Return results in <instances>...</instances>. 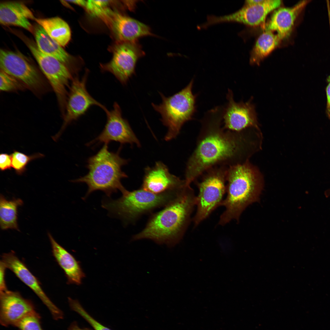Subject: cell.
Returning <instances> with one entry per match:
<instances>
[{
	"label": "cell",
	"mask_w": 330,
	"mask_h": 330,
	"mask_svg": "<svg viewBox=\"0 0 330 330\" xmlns=\"http://www.w3.org/2000/svg\"><path fill=\"white\" fill-rule=\"evenodd\" d=\"M86 7L93 16H97L104 9L106 8L108 4V0H88L87 1Z\"/></svg>",
	"instance_id": "obj_30"
},
{
	"label": "cell",
	"mask_w": 330,
	"mask_h": 330,
	"mask_svg": "<svg viewBox=\"0 0 330 330\" xmlns=\"http://www.w3.org/2000/svg\"><path fill=\"white\" fill-rule=\"evenodd\" d=\"M228 167L225 166L211 167L204 172L200 181H196L199 192L196 196V211L193 219L195 226H198L221 206L226 193Z\"/></svg>",
	"instance_id": "obj_7"
},
{
	"label": "cell",
	"mask_w": 330,
	"mask_h": 330,
	"mask_svg": "<svg viewBox=\"0 0 330 330\" xmlns=\"http://www.w3.org/2000/svg\"><path fill=\"white\" fill-rule=\"evenodd\" d=\"M28 47L53 89L64 113L68 95L67 88L73 78L71 72L64 64L43 53L35 45L29 44Z\"/></svg>",
	"instance_id": "obj_8"
},
{
	"label": "cell",
	"mask_w": 330,
	"mask_h": 330,
	"mask_svg": "<svg viewBox=\"0 0 330 330\" xmlns=\"http://www.w3.org/2000/svg\"><path fill=\"white\" fill-rule=\"evenodd\" d=\"M196 202L193 189L187 185L163 209L152 215L132 240L149 239L169 247L174 246L184 235Z\"/></svg>",
	"instance_id": "obj_2"
},
{
	"label": "cell",
	"mask_w": 330,
	"mask_h": 330,
	"mask_svg": "<svg viewBox=\"0 0 330 330\" xmlns=\"http://www.w3.org/2000/svg\"><path fill=\"white\" fill-rule=\"evenodd\" d=\"M185 179L171 174L168 167L161 161L145 169L141 188L155 194L181 190L186 185Z\"/></svg>",
	"instance_id": "obj_17"
},
{
	"label": "cell",
	"mask_w": 330,
	"mask_h": 330,
	"mask_svg": "<svg viewBox=\"0 0 330 330\" xmlns=\"http://www.w3.org/2000/svg\"><path fill=\"white\" fill-rule=\"evenodd\" d=\"M98 16L108 24L120 42H135L140 37L152 35L146 24L117 11L105 8Z\"/></svg>",
	"instance_id": "obj_14"
},
{
	"label": "cell",
	"mask_w": 330,
	"mask_h": 330,
	"mask_svg": "<svg viewBox=\"0 0 330 330\" xmlns=\"http://www.w3.org/2000/svg\"><path fill=\"white\" fill-rule=\"evenodd\" d=\"M193 82V79L184 88L169 97L160 93L162 103L159 105L152 103L155 110L161 115L163 125L167 128L164 137L166 141L177 137L184 124L193 118L196 110V97L192 91Z\"/></svg>",
	"instance_id": "obj_6"
},
{
	"label": "cell",
	"mask_w": 330,
	"mask_h": 330,
	"mask_svg": "<svg viewBox=\"0 0 330 330\" xmlns=\"http://www.w3.org/2000/svg\"><path fill=\"white\" fill-rule=\"evenodd\" d=\"M68 330H92L88 328H82L79 327L76 322L72 323L69 326Z\"/></svg>",
	"instance_id": "obj_34"
},
{
	"label": "cell",
	"mask_w": 330,
	"mask_h": 330,
	"mask_svg": "<svg viewBox=\"0 0 330 330\" xmlns=\"http://www.w3.org/2000/svg\"><path fill=\"white\" fill-rule=\"evenodd\" d=\"M35 18L31 11L24 4L16 2H7L0 5V23L4 25L22 28L34 32V28L29 20Z\"/></svg>",
	"instance_id": "obj_20"
},
{
	"label": "cell",
	"mask_w": 330,
	"mask_h": 330,
	"mask_svg": "<svg viewBox=\"0 0 330 330\" xmlns=\"http://www.w3.org/2000/svg\"><path fill=\"white\" fill-rule=\"evenodd\" d=\"M51 244L53 255L63 270L67 278L68 284H81L85 275L79 262L65 249L59 244L50 233L48 234Z\"/></svg>",
	"instance_id": "obj_21"
},
{
	"label": "cell",
	"mask_w": 330,
	"mask_h": 330,
	"mask_svg": "<svg viewBox=\"0 0 330 330\" xmlns=\"http://www.w3.org/2000/svg\"><path fill=\"white\" fill-rule=\"evenodd\" d=\"M224 110L222 106H217L207 112L202 120L196 148L186 167L185 179L188 184L211 167L244 162L248 139L243 131L222 127Z\"/></svg>",
	"instance_id": "obj_1"
},
{
	"label": "cell",
	"mask_w": 330,
	"mask_h": 330,
	"mask_svg": "<svg viewBox=\"0 0 330 330\" xmlns=\"http://www.w3.org/2000/svg\"><path fill=\"white\" fill-rule=\"evenodd\" d=\"M282 40L273 31H264L258 38L251 51L250 61L259 65L279 44Z\"/></svg>",
	"instance_id": "obj_24"
},
{
	"label": "cell",
	"mask_w": 330,
	"mask_h": 330,
	"mask_svg": "<svg viewBox=\"0 0 330 330\" xmlns=\"http://www.w3.org/2000/svg\"><path fill=\"white\" fill-rule=\"evenodd\" d=\"M12 167V160L11 154L2 153L0 154V170L4 171L11 170Z\"/></svg>",
	"instance_id": "obj_31"
},
{
	"label": "cell",
	"mask_w": 330,
	"mask_h": 330,
	"mask_svg": "<svg viewBox=\"0 0 330 330\" xmlns=\"http://www.w3.org/2000/svg\"><path fill=\"white\" fill-rule=\"evenodd\" d=\"M327 81L328 85L326 89L327 98L326 112L328 117L330 120V75L328 77Z\"/></svg>",
	"instance_id": "obj_33"
},
{
	"label": "cell",
	"mask_w": 330,
	"mask_h": 330,
	"mask_svg": "<svg viewBox=\"0 0 330 330\" xmlns=\"http://www.w3.org/2000/svg\"><path fill=\"white\" fill-rule=\"evenodd\" d=\"M6 267L1 261L0 263V291H4L7 290L5 282V274Z\"/></svg>",
	"instance_id": "obj_32"
},
{
	"label": "cell",
	"mask_w": 330,
	"mask_h": 330,
	"mask_svg": "<svg viewBox=\"0 0 330 330\" xmlns=\"http://www.w3.org/2000/svg\"><path fill=\"white\" fill-rule=\"evenodd\" d=\"M87 77L86 73L81 79L75 76L72 81L64 116L63 123L60 131L53 137L54 140L59 137L67 125L85 114L92 106H99L105 111L107 109L88 92L86 88Z\"/></svg>",
	"instance_id": "obj_10"
},
{
	"label": "cell",
	"mask_w": 330,
	"mask_h": 330,
	"mask_svg": "<svg viewBox=\"0 0 330 330\" xmlns=\"http://www.w3.org/2000/svg\"><path fill=\"white\" fill-rule=\"evenodd\" d=\"M12 167L18 175L22 174L26 170V167L32 161L42 158L43 154L37 153L28 155L22 152L14 150L11 154Z\"/></svg>",
	"instance_id": "obj_26"
},
{
	"label": "cell",
	"mask_w": 330,
	"mask_h": 330,
	"mask_svg": "<svg viewBox=\"0 0 330 330\" xmlns=\"http://www.w3.org/2000/svg\"><path fill=\"white\" fill-rule=\"evenodd\" d=\"M37 47L43 53L54 57L65 64L68 62V54L57 42L50 37L40 25L34 28Z\"/></svg>",
	"instance_id": "obj_22"
},
{
	"label": "cell",
	"mask_w": 330,
	"mask_h": 330,
	"mask_svg": "<svg viewBox=\"0 0 330 330\" xmlns=\"http://www.w3.org/2000/svg\"><path fill=\"white\" fill-rule=\"evenodd\" d=\"M23 204L19 198L7 200L2 194L0 197V226L1 229L20 230L17 224V208Z\"/></svg>",
	"instance_id": "obj_25"
},
{
	"label": "cell",
	"mask_w": 330,
	"mask_h": 330,
	"mask_svg": "<svg viewBox=\"0 0 330 330\" xmlns=\"http://www.w3.org/2000/svg\"><path fill=\"white\" fill-rule=\"evenodd\" d=\"M181 190L155 194L141 188L131 191L127 190L117 199H105L102 201V206L110 215L124 222H132L144 214L164 207Z\"/></svg>",
	"instance_id": "obj_5"
},
{
	"label": "cell",
	"mask_w": 330,
	"mask_h": 330,
	"mask_svg": "<svg viewBox=\"0 0 330 330\" xmlns=\"http://www.w3.org/2000/svg\"><path fill=\"white\" fill-rule=\"evenodd\" d=\"M324 195L326 197H328L330 196V189L327 190L325 191Z\"/></svg>",
	"instance_id": "obj_36"
},
{
	"label": "cell",
	"mask_w": 330,
	"mask_h": 330,
	"mask_svg": "<svg viewBox=\"0 0 330 330\" xmlns=\"http://www.w3.org/2000/svg\"><path fill=\"white\" fill-rule=\"evenodd\" d=\"M68 2L73 3L83 7H86L87 1L81 0L66 1Z\"/></svg>",
	"instance_id": "obj_35"
},
{
	"label": "cell",
	"mask_w": 330,
	"mask_h": 330,
	"mask_svg": "<svg viewBox=\"0 0 330 330\" xmlns=\"http://www.w3.org/2000/svg\"><path fill=\"white\" fill-rule=\"evenodd\" d=\"M0 70L14 77L36 94L43 90L44 82L40 74L28 61L18 53L1 49Z\"/></svg>",
	"instance_id": "obj_9"
},
{
	"label": "cell",
	"mask_w": 330,
	"mask_h": 330,
	"mask_svg": "<svg viewBox=\"0 0 330 330\" xmlns=\"http://www.w3.org/2000/svg\"><path fill=\"white\" fill-rule=\"evenodd\" d=\"M108 145L104 144L96 154L88 159L86 167L88 171L86 175L71 181L87 185L88 189L83 200L97 190L103 191L109 197L118 191L122 194L127 190L121 181L128 176L122 168L129 160L120 156V148L114 152L109 150Z\"/></svg>",
	"instance_id": "obj_4"
},
{
	"label": "cell",
	"mask_w": 330,
	"mask_h": 330,
	"mask_svg": "<svg viewBox=\"0 0 330 330\" xmlns=\"http://www.w3.org/2000/svg\"><path fill=\"white\" fill-rule=\"evenodd\" d=\"M1 260L6 268L12 271L24 284L29 287L48 308L53 318L56 320L64 317L62 310L50 299L42 289L37 278L31 273L24 263L16 256L14 252L3 254Z\"/></svg>",
	"instance_id": "obj_16"
},
{
	"label": "cell",
	"mask_w": 330,
	"mask_h": 330,
	"mask_svg": "<svg viewBox=\"0 0 330 330\" xmlns=\"http://www.w3.org/2000/svg\"><path fill=\"white\" fill-rule=\"evenodd\" d=\"M26 88L20 81L0 70V90L4 92H11L21 90Z\"/></svg>",
	"instance_id": "obj_28"
},
{
	"label": "cell",
	"mask_w": 330,
	"mask_h": 330,
	"mask_svg": "<svg viewBox=\"0 0 330 330\" xmlns=\"http://www.w3.org/2000/svg\"><path fill=\"white\" fill-rule=\"evenodd\" d=\"M36 311L30 300L16 291H0V323L4 327H16L28 315Z\"/></svg>",
	"instance_id": "obj_18"
},
{
	"label": "cell",
	"mask_w": 330,
	"mask_h": 330,
	"mask_svg": "<svg viewBox=\"0 0 330 330\" xmlns=\"http://www.w3.org/2000/svg\"><path fill=\"white\" fill-rule=\"evenodd\" d=\"M144 54L135 42H120L114 49L110 62L101 65L102 71L112 74L123 84H126L135 73L138 60Z\"/></svg>",
	"instance_id": "obj_11"
},
{
	"label": "cell",
	"mask_w": 330,
	"mask_h": 330,
	"mask_svg": "<svg viewBox=\"0 0 330 330\" xmlns=\"http://www.w3.org/2000/svg\"><path fill=\"white\" fill-rule=\"evenodd\" d=\"M68 299L71 309L82 316L95 330H112L104 326L94 319L85 310L77 300L73 299L69 297Z\"/></svg>",
	"instance_id": "obj_27"
},
{
	"label": "cell",
	"mask_w": 330,
	"mask_h": 330,
	"mask_svg": "<svg viewBox=\"0 0 330 330\" xmlns=\"http://www.w3.org/2000/svg\"><path fill=\"white\" fill-rule=\"evenodd\" d=\"M279 0H265L256 4L245 5L231 14L222 16L209 15L207 21L201 24L203 28L217 24L223 22H237L252 26L264 25L267 15L280 6Z\"/></svg>",
	"instance_id": "obj_12"
},
{
	"label": "cell",
	"mask_w": 330,
	"mask_h": 330,
	"mask_svg": "<svg viewBox=\"0 0 330 330\" xmlns=\"http://www.w3.org/2000/svg\"><path fill=\"white\" fill-rule=\"evenodd\" d=\"M227 105L224 107L223 128L234 132H240L249 127L258 129L254 105L250 101L236 102L232 90H229Z\"/></svg>",
	"instance_id": "obj_15"
},
{
	"label": "cell",
	"mask_w": 330,
	"mask_h": 330,
	"mask_svg": "<svg viewBox=\"0 0 330 330\" xmlns=\"http://www.w3.org/2000/svg\"><path fill=\"white\" fill-rule=\"evenodd\" d=\"M38 24L48 35L62 47L66 45L71 38V31L68 24L57 17L47 18H35Z\"/></svg>",
	"instance_id": "obj_23"
},
{
	"label": "cell",
	"mask_w": 330,
	"mask_h": 330,
	"mask_svg": "<svg viewBox=\"0 0 330 330\" xmlns=\"http://www.w3.org/2000/svg\"><path fill=\"white\" fill-rule=\"evenodd\" d=\"M105 112L107 121L101 133L94 139L89 143L88 145L96 143L108 144L112 141L119 142L121 144H135L140 147L141 144L128 121L122 116L121 108L116 102L114 103L111 110Z\"/></svg>",
	"instance_id": "obj_13"
},
{
	"label": "cell",
	"mask_w": 330,
	"mask_h": 330,
	"mask_svg": "<svg viewBox=\"0 0 330 330\" xmlns=\"http://www.w3.org/2000/svg\"><path fill=\"white\" fill-rule=\"evenodd\" d=\"M226 181L227 195L221 204L225 210L218 222L222 226L238 220L246 207L257 200L262 187L260 174L247 162L228 167Z\"/></svg>",
	"instance_id": "obj_3"
},
{
	"label": "cell",
	"mask_w": 330,
	"mask_h": 330,
	"mask_svg": "<svg viewBox=\"0 0 330 330\" xmlns=\"http://www.w3.org/2000/svg\"><path fill=\"white\" fill-rule=\"evenodd\" d=\"M309 2L302 1L291 7L276 9L263 25L264 31H276L282 40L288 37L296 19Z\"/></svg>",
	"instance_id": "obj_19"
},
{
	"label": "cell",
	"mask_w": 330,
	"mask_h": 330,
	"mask_svg": "<svg viewBox=\"0 0 330 330\" xmlns=\"http://www.w3.org/2000/svg\"><path fill=\"white\" fill-rule=\"evenodd\" d=\"M15 327L19 330H43L41 325L40 316L36 311L24 317Z\"/></svg>",
	"instance_id": "obj_29"
}]
</instances>
